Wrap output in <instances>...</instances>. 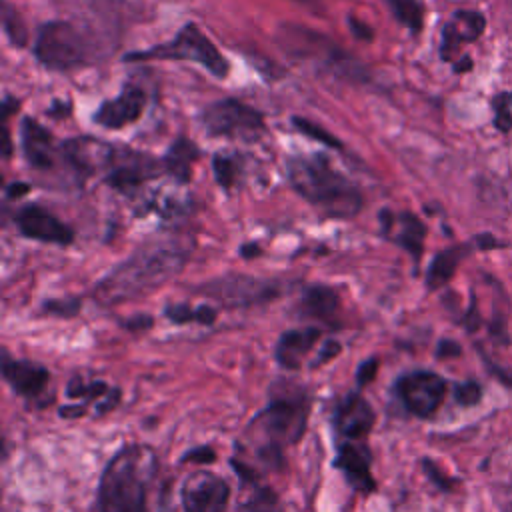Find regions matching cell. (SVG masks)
<instances>
[{"instance_id": "6da1fadb", "label": "cell", "mask_w": 512, "mask_h": 512, "mask_svg": "<svg viewBox=\"0 0 512 512\" xmlns=\"http://www.w3.org/2000/svg\"><path fill=\"white\" fill-rule=\"evenodd\" d=\"M190 252L192 242L182 234L154 236L96 284L94 298L104 306L142 298L174 278Z\"/></svg>"}, {"instance_id": "7a4b0ae2", "label": "cell", "mask_w": 512, "mask_h": 512, "mask_svg": "<svg viewBox=\"0 0 512 512\" xmlns=\"http://www.w3.org/2000/svg\"><path fill=\"white\" fill-rule=\"evenodd\" d=\"M310 414V396L296 382L278 380L270 390V402L252 420L256 456L272 466L282 462V450L296 444L306 430Z\"/></svg>"}, {"instance_id": "3957f363", "label": "cell", "mask_w": 512, "mask_h": 512, "mask_svg": "<svg viewBox=\"0 0 512 512\" xmlns=\"http://www.w3.org/2000/svg\"><path fill=\"white\" fill-rule=\"evenodd\" d=\"M156 472L150 446L128 444L106 464L98 484V512H146L148 486Z\"/></svg>"}, {"instance_id": "277c9868", "label": "cell", "mask_w": 512, "mask_h": 512, "mask_svg": "<svg viewBox=\"0 0 512 512\" xmlns=\"http://www.w3.org/2000/svg\"><path fill=\"white\" fill-rule=\"evenodd\" d=\"M286 172L292 188L318 212L332 218H352L362 210L360 190L324 156H292Z\"/></svg>"}, {"instance_id": "5b68a950", "label": "cell", "mask_w": 512, "mask_h": 512, "mask_svg": "<svg viewBox=\"0 0 512 512\" xmlns=\"http://www.w3.org/2000/svg\"><path fill=\"white\" fill-rule=\"evenodd\" d=\"M126 60H190L206 68L216 78H224L228 74V62L224 56L192 22L182 26L168 44L128 54Z\"/></svg>"}, {"instance_id": "8992f818", "label": "cell", "mask_w": 512, "mask_h": 512, "mask_svg": "<svg viewBox=\"0 0 512 512\" xmlns=\"http://www.w3.org/2000/svg\"><path fill=\"white\" fill-rule=\"evenodd\" d=\"M34 54L50 70H72L86 62L88 44L70 22H46L36 36Z\"/></svg>"}, {"instance_id": "52a82bcc", "label": "cell", "mask_w": 512, "mask_h": 512, "mask_svg": "<svg viewBox=\"0 0 512 512\" xmlns=\"http://www.w3.org/2000/svg\"><path fill=\"white\" fill-rule=\"evenodd\" d=\"M202 124L210 136L238 138L244 142H254L264 130L262 114L234 98L208 106L202 114Z\"/></svg>"}, {"instance_id": "ba28073f", "label": "cell", "mask_w": 512, "mask_h": 512, "mask_svg": "<svg viewBox=\"0 0 512 512\" xmlns=\"http://www.w3.org/2000/svg\"><path fill=\"white\" fill-rule=\"evenodd\" d=\"M396 390L404 408L410 414L418 418H428L440 408L446 396V380L436 372L414 370L398 378Z\"/></svg>"}, {"instance_id": "9c48e42d", "label": "cell", "mask_w": 512, "mask_h": 512, "mask_svg": "<svg viewBox=\"0 0 512 512\" xmlns=\"http://www.w3.org/2000/svg\"><path fill=\"white\" fill-rule=\"evenodd\" d=\"M202 290L210 298H214L230 308L254 306V304H262V302H268L274 296H278V286L274 282L252 278V276H242V274H230V276L212 280Z\"/></svg>"}, {"instance_id": "30bf717a", "label": "cell", "mask_w": 512, "mask_h": 512, "mask_svg": "<svg viewBox=\"0 0 512 512\" xmlns=\"http://www.w3.org/2000/svg\"><path fill=\"white\" fill-rule=\"evenodd\" d=\"M180 496L186 512H224L230 486L222 476L210 470H196L184 480Z\"/></svg>"}, {"instance_id": "8fae6325", "label": "cell", "mask_w": 512, "mask_h": 512, "mask_svg": "<svg viewBox=\"0 0 512 512\" xmlns=\"http://www.w3.org/2000/svg\"><path fill=\"white\" fill-rule=\"evenodd\" d=\"M14 222L22 236L48 242V244H60L66 246L74 240V232L70 226H66L62 220H58L52 212L40 208V206H26L16 216Z\"/></svg>"}, {"instance_id": "7c38bea8", "label": "cell", "mask_w": 512, "mask_h": 512, "mask_svg": "<svg viewBox=\"0 0 512 512\" xmlns=\"http://www.w3.org/2000/svg\"><path fill=\"white\" fill-rule=\"evenodd\" d=\"M334 468L344 474V478L356 492L370 494L376 490L370 450L358 440L340 442L334 458Z\"/></svg>"}, {"instance_id": "4fadbf2b", "label": "cell", "mask_w": 512, "mask_h": 512, "mask_svg": "<svg viewBox=\"0 0 512 512\" xmlns=\"http://www.w3.org/2000/svg\"><path fill=\"white\" fill-rule=\"evenodd\" d=\"M374 422L376 412L360 392H350L336 404L334 424L338 434L348 440L366 438L374 428Z\"/></svg>"}, {"instance_id": "5bb4252c", "label": "cell", "mask_w": 512, "mask_h": 512, "mask_svg": "<svg viewBox=\"0 0 512 512\" xmlns=\"http://www.w3.org/2000/svg\"><path fill=\"white\" fill-rule=\"evenodd\" d=\"M146 108V94L138 86H126L116 98L104 100L94 114V122L108 130L124 128L136 122Z\"/></svg>"}, {"instance_id": "9a60e30c", "label": "cell", "mask_w": 512, "mask_h": 512, "mask_svg": "<svg viewBox=\"0 0 512 512\" xmlns=\"http://www.w3.org/2000/svg\"><path fill=\"white\" fill-rule=\"evenodd\" d=\"M20 142L28 164L36 170H50L56 164L58 154H62V146L58 148L52 134L34 118L22 120Z\"/></svg>"}, {"instance_id": "2e32d148", "label": "cell", "mask_w": 512, "mask_h": 512, "mask_svg": "<svg viewBox=\"0 0 512 512\" xmlns=\"http://www.w3.org/2000/svg\"><path fill=\"white\" fill-rule=\"evenodd\" d=\"M2 376L16 394L28 400L38 398L50 382V372L42 364L30 360H10L6 354L2 360Z\"/></svg>"}, {"instance_id": "e0dca14e", "label": "cell", "mask_w": 512, "mask_h": 512, "mask_svg": "<svg viewBox=\"0 0 512 512\" xmlns=\"http://www.w3.org/2000/svg\"><path fill=\"white\" fill-rule=\"evenodd\" d=\"M64 160L82 174H92L114 162V148L94 138H72L62 144Z\"/></svg>"}, {"instance_id": "ac0fdd59", "label": "cell", "mask_w": 512, "mask_h": 512, "mask_svg": "<svg viewBox=\"0 0 512 512\" xmlns=\"http://www.w3.org/2000/svg\"><path fill=\"white\" fill-rule=\"evenodd\" d=\"M162 166H164V162H156L154 158H150L146 154L130 152L116 166L110 168L108 182H110V186H114L122 192H132L142 182L158 176V172L164 170Z\"/></svg>"}, {"instance_id": "d6986e66", "label": "cell", "mask_w": 512, "mask_h": 512, "mask_svg": "<svg viewBox=\"0 0 512 512\" xmlns=\"http://www.w3.org/2000/svg\"><path fill=\"white\" fill-rule=\"evenodd\" d=\"M380 220H382V232L394 240L396 244H400L404 250H408L414 258L420 256L422 252V240H424V234H426V228L424 224L412 216V214H394L390 210H384L380 214Z\"/></svg>"}, {"instance_id": "ffe728a7", "label": "cell", "mask_w": 512, "mask_h": 512, "mask_svg": "<svg viewBox=\"0 0 512 512\" xmlns=\"http://www.w3.org/2000/svg\"><path fill=\"white\" fill-rule=\"evenodd\" d=\"M318 340H320V330L314 326L288 330L278 338L274 348V358L280 366L288 370H298Z\"/></svg>"}, {"instance_id": "44dd1931", "label": "cell", "mask_w": 512, "mask_h": 512, "mask_svg": "<svg viewBox=\"0 0 512 512\" xmlns=\"http://www.w3.org/2000/svg\"><path fill=\"white\" fill-rule=\"evenodd\" d=\"M484 30V18L478 12H470V10H460L452 16V20L444 26L442 32V46H440V54L444 60H450L458 54L460 46L464 42H472L474 38H478Z\"/></svg>"}, {"instance_id": "7402d4cb", "label": "cell", "mask_w": 512, "mask_h": 512, "mask_svg": "<svg viewBox=\"0 0 512 512\" xmlns=\"http://www.w3.org/2000/svg\"><path fill=\"white\" fill-rule=\"evenodd\" d=\"M238 476L242 480V490L236 512H284L280 498L270 486L260 484L252 472H240Z\"/></svg>"}, {"instance_id": "603a6c76", "label": "cell", "mask_w": 512, "mask_h": 512, "mask_svg": "<svg viewBox=\"0 0 512 512\" xmlns=\"http://www.w3.org/2000/svg\"><path fill=\"white\" fill-rule=\"evenodd\" d=\"M66 396L74 398V400H84V402H94L96 400V412L104 414V412H110L118 404L120 390L118 388H110L102 380L84 382L82 378H72L68 382Z\"/></svg>"}, {"instance_id": "cb8c5ba5", "label": "cell", "mask_w": 512, "mask_h": 512, "mask_svg": "<svg viewBox=\"0 0 512 512\" xmlns=\"http://www.w3.org/2000/svg\"><path fill=\"white\" fill-rule=\"evenodd\" d=\"M200 150L186 138H178L162 158L164 170L172 174L178 182H188L192 172V162L198 158Z\"/></svg>"}, {"instance_id": "d4e9b609", "label": "cell", "mask_w": 512, "mask_h": 512, "mask_svg": "<svg viewBox=\"0 0 512 512\" xmlns=\"http://www.w3.org/2000/svg\"><path fill=\"white\" fill-rule=\"evenodd\" d=\"M302 308L308 316L320 318L324 322H334L340 308V298L328 286H312L304 292Z\"/></svg>"}, {"instance_id": "484cf974", "label": "cell", "mask_w": 512, "mask_h": 512, "mask_svg": "<svg viewBox=\"0 0 512 512\" xmlns=\"http://www.w3.org/2000/svg\"><path fill=\"white\" fill-rule=\"evenodd\" d=\"M462 256H464V250H462V248H450V250L440 252V254L432 260V264H430V268H428V276H426L428 288H430V290H436V288H440L442 284H446V282L452 278V274H454L458 262L462 260Z\"/></svg>"}, {"instance_id": "4316f807", "label": "cell", "mask_w": 512, "mask_h": 512, "mask_svg": "<svg viewBox=\"0 0 512 512\" xmlns=\"http://www.w3.org/2000/svg\"><path fill=\"white\" fill-rule=\"evenodd\" d=\"M166 318L172 320L174 324H188V322H196V324H212L216 320V310L210 306H186V304H170L164 310Z\"/></svg>"}, {"instance_id": "83f0119b", "label": "cell", "mask_w": 512, "mask_h": 512, "mask_svg": "<svg viewBox=\"0 0 512 512\" xmlns=\"http://www.w3.org/2000/svg\"><path fill=\"white\" fill-rule=\"evenodd\" d=\"M212 166H214V176H216V180H218V184H220L222 188L228 190V188H232V186L238 182V178H240V168H242L238 156L226 154V152L222 150V152H218V154L214 156Z\"/></svg>"}, {"instance_id": "f1b7e54d", "label": "cell", "mask_w": 512, "mask_h": 512, "mask_svg": "<svg viewBox=\"0 0 512 512\" xmlns=\"http://www.w3.org/2000/svg\"><path fill=\"white\" fill-rule=\"evenodd\" d=\"M392 12L396 14V18L408 26L412 32H418L422 28V20H424V8L420 0H388Z\"/></svg>"}, {"instance_id": "f546056e", "label": "cell", "mask_w": 512, "mask_h": 512, "mask_svg": "<svg viewBox=\"0 0 512 512\" xmlns=\"http://www.w3.org/2000/svg\"><path fill=\"white\" fill-rule=\"evenodd\" d=\"M2 26H4V32H6V36L10 38L12 44H16V46L26 44L28 30H26L22 18L16 14V10L10 4L2 6Z\"/></svg>"}, {"instance_id": "4dcf8cb0", "label": "cell", "mask_w": 512, "mask_h": 512, "mask_svg": "<svg viewBox=\"0 0 512 512\" xmlns=\"http://www.w3.org/2000/svg\"><path fill=\"white\" fill-rule=\"evenodd\" d=\"M454 400L460 406H476L482 400V386L476 380H466L456 384Z\"/></svg>"}, {"instance_id": "1f68e13d", "label": "cell", "mask_w": 512, "mask_h": 512, "mask_svg": "<svg viewBox=\"0 0 512 512\" xmlns=\"http://www.w3.org/2000/svg\"><path fill=\"white\" fill-rule=\"evenodd\" d=\"M294 126L300 130V132H304L306 136H310V138H316V140H320L322 144H326V146H332V148H336V146H340V142L332 136V134H328L326 130H322L320 126H316V124H312L310 120H304V118H294Z\"/></svg>"}, {"instance_id": "d6a6232c", "label": "cell", "mask_w": 512, "mask_h": 512, "mask_svg": "<svg viewBox=\"0 0 512 512\" xmlns=\"http://www.w3.org/2000/svg\"><path fill=\"white\" fill-rule=\"evenodd\" d=\"M422 470H424V474L428 476V480L434 482L442 492H450V490L454 488V484H456L454 478H450L448 474H444V472H442L432 460H428V458L422 460Z\"/></svg>"}, {"instance_id": "836d02e7", "label": "cell", "mask_w": 512, "mask_h": 512, "mask_svg": "<svg viewBox=\"0 0 512 512\" xmlns=\"http://www.w3.org/2000/svg\"><path fill=\"white\" fill-rule=\"evenodd\" d=\"M78 300H50L44 304V310L56 316H74L78 312Z\"/></svg>"}, {"instance_id": "e575fe53", "label": "cell", "mask_w": 512, "mask_h": 512, "mask_svg": "<svg viewBox=\"0 0 512 512\" xmlns=\"http://www.w3.org/2000/svg\"><path fill=\"white\" fill-rule=\"evenodd\" d=\"M376 372H378V360H376V358L364 360V362L358 366V370H356V382H358V386L362 388V386L370 384V382L374 380Z\"/></svg>"}, {"instance_id": "d590c367", "label": "cell", "mask_w": 512, "mask_h": 512, "mask_svg": "<svg viewBox=\"0 0 512 512\" xmlns=\"http://www.w3.org/2000/svg\"><path fill=\"white\" fill-rule=\"evenodd\" d=\"M182 460H192V462H198V464H212L216 460V452L210 448V446H198V448H192L188 450Z\"/></svg>"}, {"instance_id": "8d00e7d4", "label": "cell", "mask_w": 512, "mask_h": 512, "mask_svg": "<svg viewBox=\"0 0 512 512\" xmlns=\"http://www.w3.org/2000/svg\"><path fill=\"white\" fill-rule=\"evenodd\" d=\"M338 352H340V342H336V340H326V342L322 344V348H320L316 360L312 362V366H322V364H326L328 360H332L334 356H338Z\"/></svg>"}, {"instance_id": "74e56055", "label": "cell", "mask_w": 512, "mask_h": 512, "mask_svg": "<svg viewBox=\"0 0 512 512\" xmlns=\"http://www.w3.org/2000/svg\"><path fill=\"white\" fill-rule=\"evenodd\" d=\"M460 354V346L452 340H442L438 346V356L446 358V356H458Z\"/></svg>"}, {"instance_id": "f35d334b", "label": "cell", "mask_w": 512, "mask_h": 512, "mask_svg": "<svg viewBox=\"0 0 512 512\" xmlns=\"http://www.w3.org/2000/svg\"><path fill=\"white\" fill-rule=\"evenodd\" d=\"M152 324V318L150 316H136V318H130L126 322V328L130 330H142V328H148Z\"/></svg>"}, {"instance_id": "ab89813d", "label": "cell", "mask_w": 512, "mask_h": 512, "mask_svg": "<svg viewBox=\"0 0 512 512\" xmlns=\"http://www.w3.org/2000/svg\"><path fill=\"white\" fill-rule=\"evenodd\" d=\"M84 412H86V408H84V406H80V404L60 408V416H62V418H78V416H82Z\"/></svg>"}, {"instance_id": "60d3db41", "label": "cell", "mask_w": 512, "mask_h": 512, "mask_svg": "<svg viewBox=\"0 0 512 512\" xmlns=\"http://www.w3.org/2000/svg\"><path fill=\"white\" fill-rule=\"evenodd\" d=\"M30 190V186L28 184H24V182H14V184H10L8 186V196L10 198H18V196H22V194H26Z\"/></svg>"}]
</instances>
